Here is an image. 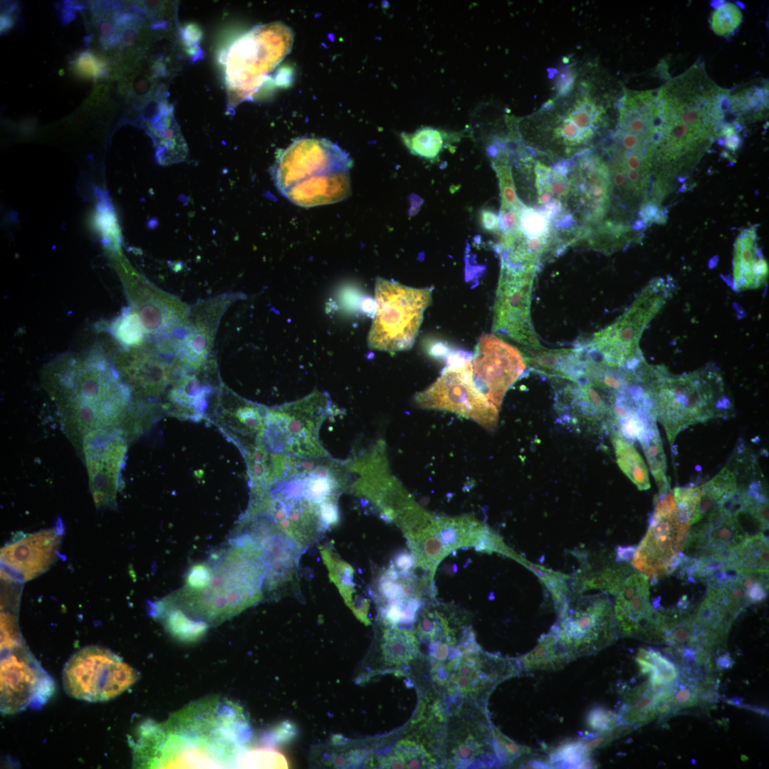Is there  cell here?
<instances>
[{"label":"cell","mask_w":769,"mask_h":769,"mask_svg":"<svg viewBox=\"0 0 769 769\" xmlns=\"http://www.w3.org/2000/svg\"><path fill=\"white\" fill-rule=\"evenodd\" d=\"M587 727L596 733L609 731L619 726L617 713L602 707L594 708L587 716Z\"/></svg>","instance_id":"46"},{"label":"cell","mask_w":769,"mask_h":769,"mask_svg":"<svg viewBox=\"0 0 769 769\" xmlns=\"http://www.w3.org/2000/svg\"><path fill=\"white\" fill-rule=\"evenodd\" d=\"M267 409L234 395L228 403L219 399L209 419L242 451L256 442L264 426Z\"/></svg>","instance_id":"26"},{"label":"cell","mask_w":769,"mask_h":769,"mask_svg":"<svg viewBox=\"0 0 769 769\" xmlns=\"http://www.w3.org/2000/svg\"><path fill=\"white\" fill-rule=\"evenodd\" d=\"M639 441L651 473L659 488V493L654 499L657 500L667 493L670 490V486L666 474V457L656 424L647 430Z\"/></svg>","instance_id":"37"},{"label":"cell","mask_w":769,"mask_h":769,"mask_svg":"<svg viewBox=\"0 0 769 769\" xmlns=\"http://www.w3.org/2000/svg\"><path fill=\"white\" fill-rule=\"evenodd\" d=\"M139 347L120 352L114 367L132 394L155 398L174 380L175 368L159 354Z\"/></svg>","instance_id":"24"},{"label":"cell","mask_w":769,"mask_h":769,"mask_svg":"<svg viewBox=\"0 0 769 769\" xmlns=\"http://www.w3.org/2000/svg\"><path fill=\"white\" fill-rule=\"evenodd\" d=\"M78 61V68L80 73L90 75H95L99 73L98 69L100 68L98 66L96 61L89 53H83Z\"/></svg>","instance_id":"50"},{"label":"cell","mask_w":769,"mask_h":769,"mask_svg":"<svg viewBox=\"0 0 769 769\" xmlns=\"http://www.w3.org/2000/svg\"><path fill=\"white\" fill-rule=\"evenodd\" d=\"M1 30L4 31L6 28H8L11 26V22H10V20L9 19V18L7 16H1Z\"/></svg>","instance_id":"56"},{"label":"cell","mask_w":769,"mask_h":769,"mask_svg":"<svg viewBox=\"0 0 769 769\" xmlns=\"http://www.w3.org/2000/svg\"><path fill=\"white\" fill-rule=\"evenodd\" d=\"M730 102L732 112L736 120L755 121L768 115V83L754 80L738 88L735 92H730Z\"/></svg>","instance_id":"32"},{"label":"cell","mask_w":769,"mask_h":769,"mask_svg":"<svg viewBox=\"0 0 769 769\" xmlns=\"http://www.w3.org/2000/svg\"><path fill=\"white\" fill-rule=\"evenodd\" d=\"M375 313L367 337L370 349L394 352L410 349L415 341L431 289L404 286L377 277Z\"/></svg>","instance_id":"13"},{"label":"cell","mask_w":769,"mask_h":769,"mask_svg":"<svg viewBox=\"0 0 769 769\" xmlns=\"http://www.w3.org/2000/svg\"><path fill=\"white\" fill-rule=\"evenodd\" d=\"M108 92V86L105 84H100L94 89V93L92 95L102 100Z\"/></svg>","instance_id":"55"},{"label":"cell","mask_w":769,"mask_h":769,"mask_svg":"<svg viewBox=\"0 0 769 769\" xmlns=\"http://www.w3.org/2000/svg\"><path fill=\"white\" fill-rule=\"evenodd\" d=\"M657 713L656 692L647 684L627 693L617 716L620 725L636 726L653 720Z\"/></svg>","instance_id":"33"},{"label":"cell","mask_w":769,"mask_h":769,"mask_svg":"<svg viewBox=\"0 0 769 769\" xmlns=\"http://www.w3.org/2000/svg\"><path fill=\"white\" fill-rule=\"evenodd\" d=\"M278 754L268 750H255L244 753L239 758L236 768H278Z\"/></svg>","instance_id":"45"},{"label":"cell","mask_w":769,"mask_h":769,"mask_svg":"<svg viewBox=\"0 0 769 769\" xmlns=\"http://www.w3.org/2000/svg\"><path fill=\"white\" fill-rule=\"evenodd\" d=\"M1 649V711L12 713L46 703L54 690L53 680L23 642Z\"/></svg>","instance_id":"18"},{"label":"cell","mask_w":769,"mask_h":769,"mask_svg":"<svg viewBox=\"0 0 769 769\" xmlns=\"http://www.w3.org/2000/svg\"><path fill=\"white\" fill-rule=\"evenodd\" d=\"M271 481L251 498L246 517L260 518L285 535L316 537L339 518V496L350 486L344 461L330 455L269 454Z\"/></svg>","instance_id":"4"},{"label":"cell","mask_w":769,"mask_h":769,"mask_svg":"<svg viewBox=\"0 0 769 769\" xmlns=\"http://www.w3.org/2000/svg\"><path fill=\"white\" fill-rule=\"evenodd\" d=\"M674 291L669 278H653L615 321L577 345L610 366L624 367L639 361L644 357L639 342L644 330Z\"/></svg>","instance_id":"10"},{"label":"cell","mask_w":769,"mask_h":769,"mask_svg":"<svg viewBox=\"0 0 769 769\" xmlns=\"http://www.w3.org/2000/svg\"><path fill=\"white\" fill-rule=\"evenodd\" d=\"M768 538L762 532L745 537L726 554L724 572L768 575Z\"/></svg>","instance_id":"30"},{"label":"cell","mask_w":769,"mask_h":769,"mask_svg":"<svg viewBox=\"0 0 769 769\" xmlns=\"http://www.w3.org/2000/svg\"><path fill=\"white\" fill-rule=\"evenodd\" d=\"M622 90L597 61L569 63L558 75L553 95L518 119L514 133L540 157L570 160L614 130Z\"/></svg>","instance_id":"1"},{"label":"cell","mask_w":769,"mask_h":769,"mask_svg":"<svg viewBox=\"0 0 769 769\" xmlns=\"http://www.w3.org/2000/svg\"><path fill=\"white\" fill-rule=\"evenodd\" d=\"M353 160L336 143L300 137L281 152L273 177L280 192L304 208L343 201L351 194Z\"/></svg>","instance_id":"7"},{"label":"cell","mask_w":769,"mask_h":769,"mask_svg":"<svg viewBox=\"0 0 769 769\" xmlns=\"http://www.w3.org/2000/svg\"><path fill=\"white\" fill-rule=\"evenodd\" d=\"M139 678L137 672L108 648L88 646L73 654L62 671V683L70 696L89 702L107 701L119 696Z\"/></svg>","instance_id":"15"},{"label":"cell","mask_w":769,"mask_h":769,"mask_svg":"<svg viewBox=\"0 0 769 769\" xmlns=\"http://www.w3.org/2000/svg\"><path fill=\"white\" fill-rule=\"evenodd\" d=\"M395 755L391 758L390 768H421L424 763L422 750L412 744L398 747Z\"/></svg>","instance_id":"47"},{"label":"cell","mask_w":769,"mask_h":769,"mask_svg":"<svg viewBox=\"0 0 769 769\" xmlns=\"http://www.w3.org/2000/svg\"><path fill=\"white\" fill-rule=\"evenodd\" d=\"M636 548H637L634 546L618 547L616 559L622 561L632 560L635 553Z\"/></svg>","instance_id":"53"},{"label":"cell","mask_w":769,"mask_h":769,"mask_svg":"<svg viewBox=\"0 0 769 769\" xmlns=\"http://www.w3.org/2000/svg\"><path fill=\"white\" fill-rule=\"evenodd\" d=\"M62 524L25 535L4 545L0 552L1 578L23 582L47 571L58 558Z\"/></svg>","instance_id":"23"},{"label":"cell","mask_w":769,"mask_h":769,"mask_svg":"<svg viewBox=\"0 0 769 769\" xmlns=\"http://www.w3.org/2000/svg\"><path fill=\"white\" fill-rule=\"evenodd\" d=\"M569 595L552 627L558 644L572 661L610 645L618 632L612 602L607 592Z\"/></svg>","instance_id":"14"},{"label":"cell","mask_w":769,"mask_h":769,"mask_svg":"<svg viewBox=\"0 0 769 769\" xmlns=\"http://www.w3.org/2000/svg\"><path fill=\"white\" fill-rule=\"evenodd\" d=\"M566 209L579 233L575 246L594 247L611 222L610 171L595 148L569 160Z\"/></svg>","instance_id":"12"},{"label":"cell","mask_w":769,"mask_h":769,"mask_svg":"<svg viewBox=\"0 0 769 769\" xmlns=\"http://www.w3.org/2000/svg\"><path fill=\"white\" fill-rule=\"evenodd\" d=\"M537 268L501 263L496 293L492 330L524 346L540 345L533 328L530 304Z\"/></svg>","instance_id":"17"},{"label":"cell","mask_w":769,"mask_h":769,"mask_svg":"<svg viewBox=\"0 0 769 769\" xmlns=\"http://www.w3.org/2000/svg\"><path fill=\"white\" fill-rule=\"evenodd\" d=\"M721 140V145H725L728 150L732 152H736L738 150L742 144V140L738 135V133H732L718 139V141Z\"/></svg>","instance_id":"51"},{"label":"cell","mask_w":769,"mask_h":769,"mask_svg":"<svg viewBox=\"0 0 769 769\" xmlns=\"http://www.w3.org/2000/svg\"><path fill=\"white\" fill-rule=\"evenodd\" d=\"M114 332L119 341L130 347H139L145 335L140 315L133 310L123 313L116 320Z\"/></svg>","instance_id":"44"},{"label":"cell","mask_w":769,"mask_h":769,"mask_svg":"<svg viewBox=\"0 0 769 769\" xmlns=\"http://www.w3.org/2000/svg\"><path fill=\"white\" fill-rule=\"evenodd\" d=\"M617 463L640 491L650 488L647 467L634 446L615 431L611 436Z\"/></svg>","instance_id":"35"},{"label":"cell","mask_w":769,"mask_h":769,"mask_svg":"<svg viewBox=\"0 0 769 769\" xmlns=\"http://www.w3.org/2000/svg\"><path fill=\"white\" fill-rule=\"evenodd\" d=\"M492 165L499 181L501 194V208H510L518 205L520 200L516 194L508 154L503 151L496 152L492 159Z\"/></svg>","instance_id":"42"},{"label":"cell","mask_w":769,"mask_h":769,"mask_svg":"<svg viewBox=\"0 0 769 769\" xmlns=\"http://www.w3.org/2000/svg\"><path fill=\"white\" fill-rule=\"evenodd\" d=\"M43 385L66 434L78 444L88 433L116 427L128 414L132 393L100 353L65 357L50 365L43 373Z\"/></svg>","instance_id":"5"},{"label":"cell","mask_w":769,"mask_h":769,"mask_svg":"<svg viewBox=\"0 0 769 769\" xmlns=\"http://www.w3.org/2000/svg\"><path fill=\"white\" fill-rule=\"evenodd\" d=\"M738 490L737 469L729 464L713 478L697 486V515L699 521L732 500Z\"/></svg>","instance_id":"31"},{"label":"cell","mask_w":769,"mask_h":769,"mask_svg":"<svg viewBox=\"0 0 769 769\" xmlns=\"http://www.w3.org/2000/svg\"><path fill=\"white\" fill-rule=\"evenodd\" d=\"M242 710L209 698L188 705L165 722L147 721L132 741L135 766L144 768H234L241 756Z\"/></svg>","instance_id":"3"},{"label":"cell","mask_w":769,"mask_h":769,"mask_svg":"<svg viewBox=\"0 0 769 769\" xmlns=\"http://www.w3.org/2000/svg\"><path fill=\"white\" fill-rule=\"evenodd\" d=\"M395 564L402 571H409L416 564V561L409 553L404 552L397 556Z\"/></svg>","instance_id":"52"},{"label":"cell","mask_w":769,"mask_h":769,"mask_svg":"<svg viewBox=\"0 0 769 769\" xmlns=\"http://www.w3.org/2000/svg\"><path fill=\"white\" fill-rule=\"evenodd\" d=\"M551 768H592L594 761L582 740L565 741L553 748L548 755Z\"/></svg>","instance_id":"39"},{"label":"cell","mask_w":769,"mask_h":769,"mask_svg":"<svg viewBox=\"0 0 769 769\" xmlns=\"http://www.w3.org/2000/svg\"><path fill=\"white\" fill-rule=\"evenodd\" d=\"M730 92L698 61L656 90L654 196L663 199L673 180L680 182L681 174L691 170L718 139L726 116L733 114Z\"/></svg>","instance_id":"2"},{"label":"cell","mask_w":769,"mask_h":769,"mask_svg":"<svg viewBox=\"0 0 769 769\" xmlns=\"http://www.w3.org/2000/svg\"><path fill=\"white\" fill-rule=\"evenodd\" d=\"M382 651L385 659L389 663L401 664L408 662L417 654L416 638L407 630L392 627L384 635Z\"/></svg>","instance_id":"38"},{"label":"cell","mask_w":769,"mask_h":769,"mask_svg":"<svg viewBox=\"0 0 769 769\" xmlns=\"http://www.w3.org/2000/svg\"><path fill=\"white\" fill-rule=\"evenodd\" d=\"M648 578L631 568L607 592L615 597L618 632L645 641H662L664 614L654 610Z\"/></svg>","instance_id":"22"},{"label":"cell","mask_w":769,"mask_h":769,"mask_svg":"<svg viewBox=\"0 0 769 769\" xmlns=\"http://www.w3.org/2000/svg\"><path fill=\"white\" fill-rule=\"evenodd\" d=\"M740 510L732 504L714 510L699 526L689 531L682 553L690 558H725L747 536L740 523Z\"/></svg>","instance_id":"25"},{"label":"cell","mask_w":769,"mask_h":769,"mask_svg":"<svg viewBox=\"0 0 769 769\" xmlns=\"http://www.w3.org/2000/svg\"><path fill=\"white\" fill-rule=\"evenodd\" d=\"M294 32L281 21L252 28L229 48L225 60L228 105L249 99L291 52Z\"/></svg>","instance_id":"9"},{"label":"cell","mask_w":769,"mask_h":769,"mask_svg":"<svg viewBox=\"0 0 769 769\" xmlns=\"http://www.w3.org/2000/svg\"><path fill=\"white\" fill-rule=\"evenodd\" d=\"M571 660L560 648L555 629L542 636L535 647L521 659L526 670H556L564 667Z\"/></svg>","instance_id":"34"},{"label":"cell","mask_w":769,"mask_h":769,"mask_svg":"<svg viewBox=\"0 0 769 769\" xmlns=\"http://www.w3.org/2000/svg\"><path fill=\"white\" fill-rule=\"evenodd\" d=\"M522 564L538 576L552 595L557 612H560L566 604L570 594L571 590L568 585L569 577L561 572L534 565L525 559Z\"/></svg>","instance_id":"41"},{"label":"cell","mask_w":769,"mask_h":769,"mask_svg":"<svg viewBox=\"0 0 769 769\" xmlns=\"http://www.w3.org/2000/svg\"><path fill=\"white\" fill-rule=\"evenodd\" d=\"M479 220L482 228L489 232L499 231V215L491 209L484 208L479 212Z\"/></svg>","instance_id":"49"},{"label":"cell","mask_w":769,"mask_h":769,"mask_svg":"<svg viewBox=\"0 0 769 769\" xmlns=\"http://www.w3.org/2000/svg\"><path fill=\"white\" fill-rule=\"evenodd\" d=\"M209 389L195 375H186L173 381L165 409L174 417L199 421L207 417Z\"/></svg>","instance_id":"29"},{"label":"cell","mask_w":769,"mask_h":769,"mask_svg":"<svg viewBox=\"0 0 769 769\" xmlns=\"http://www.w3.org/2000/svg\"><path fill=\"white\" fill-rule=\"evenodd\" d=\"M526 367L533 371L556 379L572 380L580 371L583 351L573 348H546L541 345L525 346L522 351Z\"/></svg>","instance_id":"28"},{"label":"cell","mask_w":769,"mask_h":769,"mask_svg":"<svg viewBox=\"0 0 769 769\" xmlns=\"http://www.w3.org/2000/svg\"><path fill=\"white\" fill-rule=\"evenodd\" d=\"M690 525L679 519L677 511L653 513L647 532L636 548L632 565L651 582L671 574L680 565Z\"/></svg>","instance_id":"21"},{"label":"cell","mask_w":769,"mask_h":769,"mask_svg":"<svg viewBox=\"0 0 769 769\" xmlns=\"http://www.w3.org/2000/svg\"><path fill=\"white\" fill-rule=\"evenodd\" d=\"M446 624L439 615L429 613L422 617L419 630L422 636L434 640L445 634Z\"/></svg>","instance_id":"48"},{"label":"cell","mask_w":769,"mask_h":769,"mask_svg":"<svg viewBox=\"0 0 769 769\" xmlns=\"http://www.w3.org/2000/svg\"><path fill=\"white\" fill-rule=\"evenodd\" d=\"M82 449L96 507L115 506L127 449L122 431L115 427L92 431L84 436Z\"/></svg>","instance_id":"20"},{"label":"cell","mask_w":769,"mask_h":769,"mask_svg":"<svg viewBox=\"0 0 769 769\" xmlns=\"http://www.w3.org/2000/svg\"><path fill=\"white\" fill-rule=\"evenodd\" d=\"M743 21L740 8L733 3H723L716 8L711 16L713 31L719 36L728 37L736 32Z\"/></svg>","instance_id":"43"},{"label":"cell","mask_w":769,"mask_h":769,"mask_svg":"<svg viewBox=\"0 0 769 769\" xmlns=\"http://www.w3.org/2000/svg\"><path fill=\"white\" fill-rule=\"evenodd\" d=\"M112 31H113V26H112V23L110 21H104V22H103L101 23V25H100V33H101L102 36L103 38H109L110 36L112 33Z\"/></svg>","instance_id":"54"},{"label":"cell","mask_w":769,"mask_h":769,"mask_svg":"<svg viewBox=\"0 0 769 769\" xmlns=\"http://www.w3.org/2000/svg\"><path fill=\"white\" fill-rule=\"evenodd\" d=\"M469 368L476 388L500 411L506 393L523 374L526 365L517 348L486 334L479 338Z\"/></svg>","instance_id":"19"},{"label":"cell","mask_w":769,"mask_h":769,"mask_svg":"<svg viewBox=\"0 0 769 769\" xmlns=\"http://www.w3.org/2000/svg\"><path fill=\"white\" fill-rule=\"evenodd\" d=\"M457 136L456 133L423 127L413 133H403L402 139L412 154L433 160L450 142L459 140Z\"/></svg>","instance_id":"36"},{"label":"cell","mask_w":769,"mask_h":769,"mask_svg":"<svg viewBox=\"0 0 769 769\" xmlns=\"http://www.w3.org/2000/svg\"><path fill=\"white\" fill-rule=\"evenodd\" d=\"M202 328H193L177 343V355L180 361L191 368L202 365L209 347V339Z\"/></svg>","instance_id":"40"},{"label":"cell","mask_w":769,"mask_h":769,"mask_svg":"<svg viewBox=\"0 0 769 769\" xmlns=\"http://www.w3.org/2000/svg\"><path fill=\"white\" fill-rule=\"evenodd\" d=\"M756 226L744 229L733 245V288L736 291L753 290L765 284L768 263L758 245Z\"/></svg>","instance_id":"27"},{"label":"cell","mask_w":769,"mask_h":769,"mask_svg":"<svg viewBox=\"0 0 769 769\" xmlns=\"http://www.w3.org/2000/svg\"><path fill=\"white\" fill-rule=\"evenodd\" d=\"M469 362L467 360L448 365L434 383L416 394L415 402L421 408L451 412L493 429L499 410L475 386Z\"/></svg>","instance_id":"16"},{"label":"cell","mask_w":769,"mask_h":769,"mask_svg":"<svg viewBox=\"0 0 769 769\" xmlns=\"http://www.w3.org/2000/svg\"><path fill=\"white\" fill-rule=\"evenodd\" d=\"M656 421L671 446L691 425L726 417L733 406L720 370L707 365L693 372L672 375L656 366L651 384Z\"/></svg>","instance_id":"8"},{"label":"cell","mask_w":769,"mask_h":769,"mask_svg":"<svg viewBox=\"0 0 769 769\" xmlns=\"http://www.w3.org/2000/svg\"><path fill=\"white\" fill-rule=\"evenodd\" d=\"M252 533L231 540L210 560L211 575L200 590L184 588L157 602L159 609L177 610L208 628L238 614L260 600L267 582L268 560L264 547Z\"/></svg>","instance_id":"6"},{"label":"cell","mask_w":769,"mask_h":769,"mask_svg":"<svg viewBox=\"0 0 769 769\" xmlns=\"http://www.w3.org/2000/svg\"><path fill=\"white\" fill-rule=\"evenodd\" d=\"M333 410L328 394L318 391L292 402L268 407L256 441L269 454L300 458L329 456L320 441L319 432Z\"/></svg>","instance_id":"11"}]
</instances>
